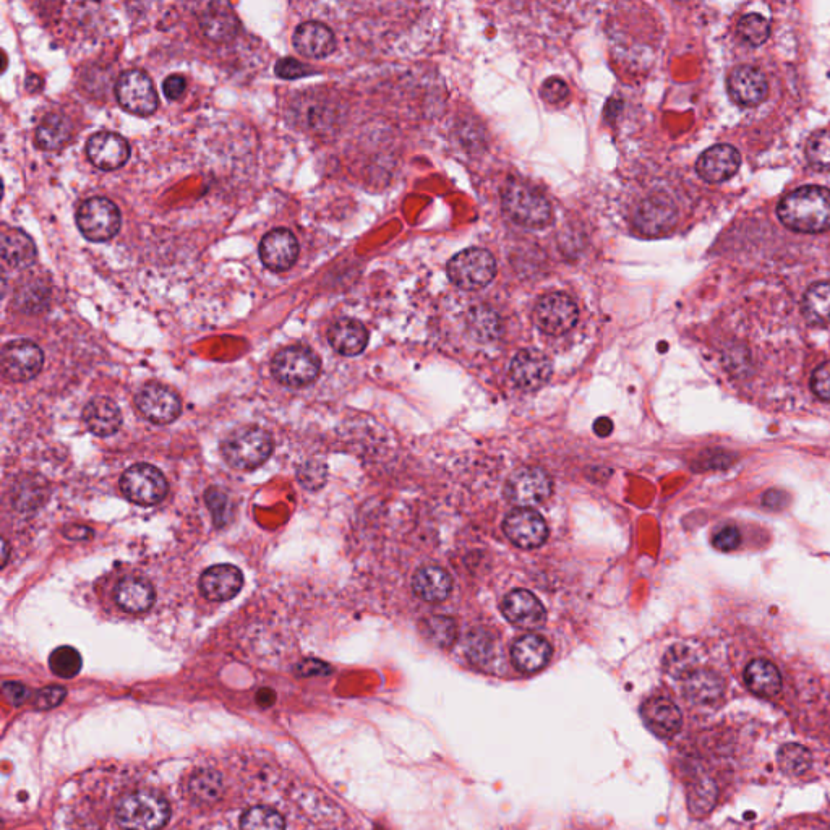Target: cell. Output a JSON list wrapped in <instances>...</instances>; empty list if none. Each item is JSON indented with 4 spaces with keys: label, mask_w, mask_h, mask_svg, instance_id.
I'll use <instances>...</instances> for the list:
<instances>
[{
    "label": "cell",
    "mask_w": 830,
    "mask_h": 830,
    "mask_svg": "<svg viewBox=\"0 0 830 830\" xmlns=\"http://www.w3.org/2000/svg\"><path fill=\"white\" fill-rule=\"evenodd\" d=\"M777 214L788 229L806 234L830 229V190L818 185H805L782 198Z\"/></svg>",
    "instance_id": "obj_1"
},
{
    "label": "cell",
    "mask_w": 830,
    "mask_h": 830,
    "mask_svg": "<svg viewBox=\"0 0 830 830\" xmlns=\"http://www.w3.org/2000/svg\"><path fill=\"white\" fill-rule=\"evenodd\" d=\"M116 816L125 830H161L169 821L171 808L158 793L137 792L120 800Z\"/></svg>",
    "instance_id": "obj_2"
},
{
    "label": "cell",
    "mask_w": 830,
    "mask_h": 830,
    "mask_svg": "<svg viewBox=\"0 0 830 830\" xmlns=\"http://www.w3.org/2000/svg\"><path fill=\"white\" fill-rule=\"evenodd\" d=\"M506 214L527 229H544L552 223V206L537 190L522 182H510L501 195Z\"/></svg>",
    "instance_id": "obj_3"
},
{
    "label": "cell",
    "mask_w": 830,
    "mask_h": 830,
    "mask_svg": "<svg viewBox=\"0 0 830 830\" xmlns=\"http://www.w3.org/2000/svg\"><path fill=\"white\" fill-rule=\"evenodd\" d=\"M273 453V440L263 428H242L223 443V454L229 466L239 471H252L265 463Z\"/></svg>",
    "instance_id": "obj_4"
},
{
    "label": "cell",
    "mask_w": 830,
    "mask_h": 830,
    "mask_svg": "<svg viewBox=\"0 0 830 830\" xmlns=\"http://www.w3.org/2000/svg\"><path fill=\"white\" fill-rule=\"evenodd\" d=\"M448 276L451 283L464 291H479L497 276V261L488 250L472 247L451 258Z\"/></svg>",
    "instance_id": "obj_5"
},
{
    "label": "cell",
    "mask_w": 830,
    "mask_h": 830,
    "mask_svg": "<svg viewBox=\"0 0 830 830\" xmlns=\"http://www.w3.org/2000/svg\"><path fill=\"white\" fill-rule=\"evenodd\" d=\"M271 370L279 383L292 388H302L317 380L321 362L309 347L291 346L274 356Z\"/></svg>",
    "instance_id": "obj_6"
},
{
    "label": "cell",
    "mask_w": 830,
    "mask_h": 830,
    "mask_svg": "<svg viewBox=\"0 0 830 830\" xmlns=\"http://www.w3.org/2000/svg\"><path fill=\"white\" fill-rule=\"evenodd\" d=\"M77 226L91 242H107L120 231V211L109 198H88L78 206Z\"/></svg>",
    "instance_id": "obj_7"
},
{
    "label": "cell",
    "mask_w": 830,
    "mask_h": 830,
    "mask_svg": "<svg viewBox=\"0 0 830 830\" xmlns=\"http://www.w3.org/2000/svg\"><path fill=\"white\" fill-rule=\"evenodd\" d=\"M167 480L163 472L150 464H135L120 479V490L132 503L153 506L167 495Z\"/></svg>",
    "instance_id": "obj_8"
},
{
    "label": "cell",
    "mask_w": 830,
    "mask_h": 830,
    "mask_svg": "<svg viewBox=\"0 0 830 830\" xmlns=\"http://www.w3.org/2000/svg\"><path fill=\"white\" fill-rule=\"evenodd\" d=\"M116 98L125 111L135 116H151L158 109L155 85L142 70H125L117 78Z\"/></svg>",
    "instance_id": "obj_9"
},
{
    "label": "cell",
    "mask_w": 830,
    "mask_h": 830,
    "mask_svg": "<svg viewBox=\"0 0 830 830\" xmlns=\"http://www.w3.org/2000/svg\"><path fill=\"white\" fill-rule=\"evenodd\" d=\"M552 490V479L544 469L521 467L506 482L505 497L519 508H531L548 500Z\"/></svg>",
    "instance_id": "obj_10"
},
{
    "label": "cell",
    "mask_w": 830,
    "mask_h": 830,
    "mask_svg": "<svg viewBox=\"0 0 830 830\" xmlns=\"http://www.w3.org/2000/svg\"><path fill=\"white\" fill-rule=\"evenodd\" d=\"M578 317V305L563 292L547 294L535 305V323L540 331L550 336H561L573 330Z\"/></svg>",
    "instance_id": "obj_11"
},
{
    "label": "cell",
    "mask_w": 830,
    "mask_h": 830,
    "mask_svg": "<svg viewBox=\"0 0 830 830\" xmlns=\"http://www.w3.org/2000/svg\"><path fill=\"white\" fill-rule=\"evenodd\" d=\"M44 364V354L33 341L17 339L5 344L0 356L4 377L10 381H28L35 378Z\"/></svg>",
    "instance_id": "obj_12"
},
{
    "label": "cell",
    "mask_w": 830,
    "mask_h": 830,
    "mask_svg": "<svg viewBox=\"0 0 830 830\" xmlns=\"http://www.w3.org/2000/svg\"><path fill=\"white\" fill-rule=\"evenodd\" d=\"M137 407L153 424H171L182 411L179 396L167 386L148 383L137 396Z\"/></svg>",
    "instance_id": "obj_13"
},
{
    "label": "cell",
    "mask_w": 830,
    "mask_h": 830,
    "mask_svg": "<svg viewBox=\"0 0 830 830\" xmlns=\"http://www.w3.org/2000/svg\"><path fill=\"white\" fill-rule=\"evenodd\" d=\"M506 537L521 548H539L548 537L545 519L529 508L511 511L503 522Z\"/></svg>",
    "instance_id": "obj_14"
},
{
    "label": "cell",
    "mask_w": 830,
    "mask_h": 830,
    "mask_svg": "<svg viewBox=\"0 0 830 830\" xmlns=\"http://www.w3.org/2000/svg\"><path fill=\"white\" fill-rule=\"evenodd\" d=\"M510 375L521 390H539L552 377V362L544 352L524 349L511 362Z\"/></svg>",
    "instance_id": "obj_15"
},
{
    "label": "cell",
    "mask_w": 830,
    "mask_h": 830,
    "mask_svg": "<svg viewBox=\"0 0 830 830\" xmlns=\"http://www.w3.org/2000/svg\"><path fill=\"white\" fill-rule=\"evenodd\" d=\"M261 261L268 270L283 273L296 265L299 257V242L287 229H274L268 232L260 242Z\"/></svg>",
    "instance_id": "obj_16"
},
{
    "label": "cell",
    "mask_w": 830,
    "mask_h": 830,
    "mask_svg": "<svg viewBox=\"0 0 830 830\" xmlns=\"http://www.w3.org/2000/svg\"><path fill=\"white\" fill-rule=\"evenodd\" d=\"M86 155L101 171H116L129 161L130 146L119 133L99 132L88 140Z\"/></svg>",
    "instance_id": "obj_17"
},
{
    "label": "cell",
    "mask_w": 830,
    "mask_h": 830,
    "mask_svg": "<svg viewBox=\"0 0 830 830\" xmlns=\"http://www.w3.org/2000/svg\"><path fill=\"white\" fill-rule=\"evenodd\" d=\"M728 95L736 104L753 107L761 104L767 96L766 77L761 70L751 65L736 67L727 80Z\"/></svg>",
    "instance_id": "obj_18"
},
{
    "label": "cell",
    "mask_w": 830,
    "mask_h": 830,
    "mask_svg": "<svg viewBox=\"0 0 830 830\" xmlns=\"http://www.w3.org/2000/svg\"><path fill=\"white\" fill-rule=\"evenodd\" d=\"M676 208L667 197L655 195L647 198L638 206L634 214V224L639 232L646 236H660L672 231L676 223Z\"/></svg>",
    "instance_id": "obj_19"
},
{
    "label": "cell",
    "mask_w": 830,
    "mask_h": 830,
    "mask_svg": "<svg viewBox=\"0 0 830 830\" xmlns=\"http://www.w3.org/2000/svg\"><path fill=\"white\" fill-rule=\"evenodd\" d=\"M501 612L506 620L522 629H537L544 625L547 613L544 605L532 592L516 589L503 599Z\"/></svg>",
    "instance_id": "obj_20"
},
{
    "label": "cell",
    "mask_w": 830,
    "mask_h": 830,
    "mask_svg": "<svg viewBox=\"0 0 830 830\" xmlns=\"http://www.w3.org/2000/svg\"><path fill=\"white\" fill-rule=\"evenodd\" d=\"M740 153L732 145L712 146L702 153L696 163V169L701 179L709 184H720L732 179L740 169Z\"/></svg>",
    "instance_id": "obj_21"
},
{
    "label": "cell",
    "mask_w": 830,
    "mask_h": 830,
    "mask_svg": "<svg viewBox=\"0 0 830 830\" xmlns=\"http://www.w3.org/2000/svg\"><path fill=\"white\" fill-rule=\"evenodd\" d=\"M244 586V576L232 565L211 566L200 579V589L211 602H227L234 599Z\"/></svg>",
    "instance_id": "obj_22"
},
{
    "label": "cell",
    "mask_w": 830,
    "mask_h": 830,
    "mask_svg": "<svg viewBox=\"0 0 830 830\" xmlns=\"http://www.w3.org/2000/svg\"><path fill=\"white\" fill-rule=\"evenodd\" d=\"M641 715L647 728L660 738H672L683 725L680 709L670 699H649L642 704Z\"/></svg>",
    "instance_id": "obj_23"
},
{
    "label": "cell",
    "mask_w": 830,
    "mask_h": 830,
    "mask_svg": "<svg viewBox=\"0 0 830 830\" xmlns=\"http://www.w3.org/2000/svg\"><path fill=\"white\" fill-rule=\"evenodd\" d=\"M294 48L309 59H323L336 49V38L328 26L320 22H305L292 38Z\"/></svg>",
    "instance_id": "obj_24"
},
{
    "label": "cell",
    "mask_w": 830,
    "mask_h": 830,
    "mask_svg": "<svg viewBox=\"0 0 830 830\" xmlns=\"http://www.w3.org/2000/svg\"><path fill=\"white\" fill-rule=\"evenodd\" d=\"M552 646L547 639L537 634H527L514 642L511 659L514 667L524 673L539 672L550 662Z\"/></svg>",
    "instance_id": "obj_25"
},
{
    "label": "cell",
    "mask_w": 830,
    "mask_h": 830,
    "mask_svg": "<svg viewBox=\"0 0 830 830\" xmlns=\"http://www.w3.org/2000/svg\"><path fill=\"white\" fill-rule=\"evenodd\" d=\"M328 341L341 356H359L368 344V331L360 321L341 318L334 321L328 331Z\"/></svg>",
    "instance_id": "obj_26"
},
{
    "label": "cell",
    "mask_w": 830,
    "mask_h": 830,
    "mask_svg": "<svg viewBox=\"0 0 830 830\" xmlns=\"http://www.w3.org/2000/svg\"><path fill=\"white\" fill-rule=\"evenodd\" d=\"M683 691L693 704L712 706L724 696L725 683L717 673L696 668L683 680Z\"/></svg>",
    "instance_id": "obj_27"
},
{
    "label": "cell",
    "mask_w": 830,
    "mask_h": 830,
    "mask_svg": "<svg viewBox=\"0 0 830 830\" xmlns=\"http://www.w3.org/2000/svg\"><path fill=\"white\" fill-rule=\"evenodd\" d=\"M203 35L216 43L234 38L239 31V18L229 4H210L200 17Z\"/></svg>",
    "instance_id": "obj_28"
},
{
    "label": "cell",
    "mask_w": 830,
    "mask_h": 830,
    "mask_svg": "<svg viewBox=\"0 0 830 830\" xmlns=\"http://www.w3.org/2000/svg\"><path fill=\"white\" fill-rule=\"evenodd\" d=\"M83 420H85L86 427L98 437H109L119 430L122 424V414L112 399L98 396L86 404Z\"/></svg>",
    "instance_id": "obj_29"
},
{
    "label": "cell",
    "mask_w": 830,
    "mask_h": 830,
    "mask_svg": "<svg viewBox=\"0 0 830 830\" xmlns=\"http://www.w3.org/2000/svg\"><path fill=\"white\" fill-rule=\"evenodd\" d=\"M116 602L127 613H145L155 604V589L145 578H124L117 584Z\"/></svg>",
    "instance_id": "obj_30"
},
{
    "label": "cell",
    "mask_w": 830,
    "mask_h": 830,
    "mask_svg": "<svg viewBox=\"0 0 830 830\" xmlns=\"http://www.w3.org/2000/svg\"><path fill=\"white\" fill-rule=\"evenodd\" d=\"M412 587L419 599L425 600L428 604H440L448 599L453 581L450 574L440 566H425L415 574Z\"/></svg>",
    "instance_id": "obj_31"
},
{
    "label": "cell",
    "mask_w": 830,
    "mask_h": 830,
    "mask_svg": "<svg viewBox=\"0 0 830 830\" xmlns=\"http://www.w3.org/2000/svg\"><path fill=\"white\" fill-rule=\"evenodd\" d=\"M36 245L20 229H9L2 234V258L13 268H28L36 260Z\"/></svg>",
    "instance_id": "obj_32"
},
{
    "label": "cell",
    "mask_w": 830,
    "mask_h": 830,
    "mask_svg": "<svg viewBox=\"0 0 830 830\" xmlns=\"http://www.w3.org/2000/svg\"><path fill=\"white\" fill-rule=\"evenodd\" d=\"M745 681L754 694L762 698H772L782 689V676L779 668L771 664L769 660H753L746 667Z\"/></svg>",
    "instance_id": "obj_33"
},
{
    "label": "cell",
    "mask_w": 830,
    "mask_h": 830,
    "mask_svg": "<svg viewBox=\"0 0 830 830\" xmlns=\"http://www.w3.org/2000/svg\"><path fill=\"white\" fill-rule=\"evenodd\" d=\"M72 138V124L69 119L59 114L44 117L36 130V143L44 151H57L64 148Z\"/></svg>",
    "instance_id": "obj_34"
},
{
    "label": "cell",
    "mask_w": 830,
    "mask_h": 830,
    "mask_svg": "<svg viewBox=\"0 0 830 830\" xmlns=\"http://www.w3.org/2000/svg\"><path fill=\"white\" fill-rule=\"evenodd\" d=\"M803 317L809 325H830V283L813 284L803 297Z\"/></svg>",
    "instance_id": "obj_35"
},
{
    "label": "cell",
    "mask_w": 830,
    "mask_h": 830,
    "mask_svg": "<svg viewBox=\"0 0 830 830\" xmlns=\"http://www.w3.org/2000/svg\"><path fill=\"white\" fill-rule=\"evenodd\" d=\"M467 325H469L471 333L474 334V338L479 339V341H484V343H488V341H495V339L500 338V317H498L497 312H495L492 307H488V305H479V307H474V309L469 312V315H467Z\"/></svg>",
    "instance_id": "obj_36"
},
{
    "label": "cell",
    "mask_w": 830,
    "mask_h": 830,
    "mask_svg": "<svg viewBox=\"0 0 830 830\" xmlns=\"http://www.w3.org/2000/svg\"><path fill=\"white\" fill-rule=\"evenodd\" d=\"M780 769L787 775H801L809 771L813 764V754L809 749L798 743H788L779 749L777 754Z\"/></svg>",
    "instance_id": "obj_37"
},
{
    "label": "cell",
    "mask_w": 830,
    "mask_h": 830,
    "mask_svg": "<svg viewBox=\"0 0 830 830\" xmlns=\"http://www.w3.org/2000/svg\"><path fill=\"white\" fill-rule=\"evenodd\" d=\"M240 830H286V821L276 809L255 806L240 819Z\"/></svg>",
    "instance_id": "obj_38"
},
{
    "label": "cell",
    "mask_w": 830,
    "mask_h": 830,
    "mask_svg": "<svg viewBox=\"0 0 830 830\" xmlns=\"http://www.w3.org/2000/svg\"><path fill=\"white\" fill-rule=\"evenodd\" d=\"M466 654L472 664L487 667L495 659V639L484 629L471 631L466 639Z\"/></svg>",
    "instance_id": "obj_39"
},
{
    "label": "cell",
    "mask_w": 830,
    "mask_h": 830,
    "mask_svg": "<svg viewBox=\"0 0 830 830\" xmlns=\"http://www.w3.org/2000/svg\"><path fill=\"white\" fill-rule=\"evenodd\" d=\"M427 638L440 647H451L458 638V626L453 618L435 615L422 623Z\"/></svg>",
    "instance_id": "obj_40"
},
{
    "label": "cell",
    "mask_w": 830,
    "mask_h": 830,
    "mask_svg": "<svg viewBox=\"0 0 830 830\" xmlns=\"http://www.w3.org/2000/svg\"><path fill=\"white\" fill-rule=\"evenodd\" d=\"M738 35L749 46H761L771 36V23L758 13H749L738 22Z\"/></svg>",
    "instance_id": "obj_41"
},
{
    "label": "cell",
    "mask_w": 830,
    "mask_h": 830,
    "mask_svg": "<svg viewBox=\"0 0 830 830\" xmlns=\"http://www.w3.org/2000/svg\"><path fill=\"white\" fill-rule=\"evenodd\" d=\"M82 655L70 646L57 647L49 657V667L59 678H73L82 670Z\"/></svg>",
    "instance_id": "obj_42"
},
{
    "label": "cell",
    "mask_w": 830,
    "mask_h": 830,
    "mask_svg": "<svg viewBox=\"0 0 830 830\" xmlns=\"http://www.w3.org/2000/svg\"><path fill=\"white\" fill-rule=\"evenodd\" d=\"M221 788H223L221 775L218 772L210 771V769L198 771L190 780V792L197 800L206 801V803L218 800L219 795H221Z\"/></svg>",
    "instance_id": "obj_43"
},
{
    "label": "cell",
    "mask_w": 830,
    "mask_h": 830,
    "mask_svg": "<svg viewBox=\"0 0 830 830\" xmlns=\"http://www.w3.org/2000/svg\"><path fill=\"white\" fill-rule=\"evenodd\" d=\"M806 159L819 171H830V130H821L809 138Z\"/></svg>",
    "instance_id": "obj_44"
},
{
    "label": "cell",
    "mask_w": 830,
    "mask_h": 830,
    "mask_svg": "<svg viewBox=\"0 0 830 830\" xmlns=\"http://www.w3.org/2000/svg\"><path fill=\"white\" fill-rule=\"evenodd\" d=\"M665 668H667L670 675L685 680L689 673L696 670V657H694L693 652L689 651L688 647H672L667 652V657H665Z\"/></svg>",
    "instance_id": "obj_45"
},
{
    "label": "cell",
    "mask_w": 830,
    "mask_h": 830,
    "mask_svg": "<svg viewBox=\"0 0 830 830\" xmlns=\"http://www.w3.org/2000/svg\"><path fill=\"white\" fill-rule=\"evenodd\" d=\"M715 795H717V790H715L714 783H701L699 788H696L694 792H691V798H689V803H691V811H694L696 806H698L699 809L696 814L709 813L712 806L715 805Z\"/></svg>",
    "instance_id": "obj_46"
},
{
    "label": "cell",
    "mask_w": 830,
    "mask_h": 830,
    "mask_svg": "<svg viewBox=\"0 0 830 830\" xmlns=\"http://www.w3.org/2000/svg\"><path fill=\"white\" fill-rule=\"evenodd\" d=\"M274 72H276L279 78H283V80H296V78L309 75V73H312V70L307 65L299 62V60L294 59V57H284V59L278 60Z\"/></svg>",
    "instance_id": "obj_47"
},
{
    "label": "cell",
    "mask_w": 830,
    "mask_h": 830,
    "mask_svg": "<svg viewBox=\"0 0 830 830\" xmlns=\"http://www.w3.org/2000/svg\"><path fill=\"white\" fill-rule=\"evenodd\" d=\"M542 96H544L548 104L557 106V104H563L568 101V98H570V90H568V85L563 80H560V78H550L542 86Z\"/></svg>",
    "instance_id": "obj_48"
},
{
    "label": "cell",
    "mask_w": 830,
    "mask_h": 830,
    "mask_svg": "<svg viewBox=\"0 0 830 830\" xmlns=\"http://www.w3.org/2000/svg\"><path fill=\"white\" fill-rule=\"evenodd\" d=\"M65 696H67V691L62 686H48V688H43L39 693H36L35 707L41 709V711H48L52 707L59 706L60 702L64 701Z\"/></svg>",
    "instance_id": "obj_49"
},
{
    "label": "cell",
    "mask_w": 830,
    "mask_h": 830,
    "mask_svg": "<svg viewBox=\"0 0 830 830\" xmlns=\"http://www.w3.org/2000/svg\"><path fill=\"white\" fill-rule=\"evenodd\" d=\"M811 388L818 398L830 401V360L814 370Z\"/></svg>",
    "instance_id": "obj_50"
},
{
    "label": "cell",
    "mask_w": 830,
    "mask_h": 830,
    "mask_svg": "<svg viewBox=\"0 0 830 830\" xmlns=\"http://www.w3.org/2000/svg\"><path fill=\"white\" fill-rule=\"evenodd\" d=\"M741 542V534L736 527L727 526L714 535V547L722 552H732Z\"/></svg>",
    "instance_id": "obj_51"
},
{
    "label": "cell",
    "mask_w": 830,
    "mask_h": 830,
    "mask_svg": "<svg viewBox=\"0 0 830 830\" xmlns=\"http://www.w3.org/2000/svg\"><path fill=\"white\" fill-rule=\"evenodd\" d=\"M185 90H187V80L182 75H171V77H167L164 80V95H166L167 99H171V101H177V99L182 98Z\"/></svg>",
    "instance_id": "obj_52"
},
{
    "label": "cell",
    "mask_w": 830,
    "mask_h": 830,
    "mask_svg": "<svg viewBox=\"0 0 830 830\" xmlns=\"http://www.w3.org/2000/svg\"><path fill=\"white\" fill-rule=\"evenodd\" d=\"M4 696L15 706H20L28 699V689L22 683L7 681V683H4Z\"/></svg>",
    "instance_id": "obj_53"
},
{
    "label": "cell",
    "mask_w": 830,
    "mask_h": 830,
    "mask_svg": "<svg viewBox=\"0 0 830 830\" xmlns=\"http://www.w3.org/2000/svg\"><path fill=\"white\" fill-rule=\"evenodd\" d=\"M762 505L767 506L769 510H783L788 505L787 493H783L782 490H769L764 495Z\"/></svg>",
    "instance_id": "obj_54"
},
{
    "label": "cell",
    "mask_w": 830,
    "mask_h": 830,
    "mask_svg": "<svg viewBox=\"0 0 830 830\" xmlns=\"http://www.w3.org/2000/svg\"><path fill=\"white\" fill-rule=\"evenodd\" d=\"M594 432L602 438L608 437V435H612V420L608 419V417H599V419L595 420Z\"/></svg>",
    "instance_id": "obj_55"
},
{
    "label": "cell",
    "mask_w": 830,
    "mask_h": 830,
    "mask_svg": "<svg viewBox=\"0 0 830 830\" xmlns=\"http://www.w3.org/2000/svg\"><path fill=\"white\" fill-rule=\"evenodd\" d=\"M300 672L305 676L320 675V673L330 672V667H326V665L317 662V660H310V662L305 664V667H300Z\"/></svg>",
    "instance_id": "obj_56"
},
{
    "label": "cell",
    "mask_w": 830,
    "mask_h": 830,
    "mask_svg": "<svg viewBox=\"0 0 830 830\" xmlns=\"http://www.w3.org/2000/svg\"><path fill=\"white\" fill-rule=\"evenodd\" d=\"M64 534L72 540H85L88 539L90 535H93V531H90L88 527L83 526L78 527V529L77 527H69Z\"/></svg>",
    "instance_id": "obj_57"
},
{
    "label": "cell",
    "mask_w": 830,
    "mask_h": 830,
    "mask_svg": "<svg viewBox=\"0 0 830 830\" xmlns=\"http://www.w3.org/2000/svg\"><path fill=\"white\" fill-rule=\"evenodd\" d=\"M274 699H276V694L271 689L263 688L258 691L257 702L260 706L270 707L271 704H274Z\"/></svg>",
    "instance_id": "obj_58"
}]
</instances>
